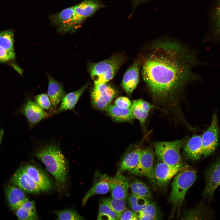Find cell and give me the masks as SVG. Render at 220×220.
<instances>
[{
	"label": "cell",
	"mask_w": 220,
	"mask_h": 220,
	"mask_svg": "<svg viewBox=\"0 0 220 220\" xmlns=\"http://www.w3.org/2000/svg\"><path fill=\"white\" fill-rule=\"evenodd\" d=\"M143 58L141 74L154 98L174 96L197 76L191 68L194 54L180 42L165 39L154 42Z\"/></svg>",
	"instance_id": "1"
},
{
	"label": "cell",
	"mask_w": 220,
	"mask_h": 220,
	"mask_svg": "<svg viewBox=\"0 0 220 220\" xmlns=\"http://www.w3.org/2000/svg\"><path fill=\"white\" fill-rule=\"evenodd\" d=\"M33 154L45 165L59 183L64 184L68 177V166L59 142L55 140H34Z\"/></svg>",
	"instance_id": "2"
},
{
	"label": "cell",
	"mask_w": 220,
	"mask_h": 220,
	"mask_svg": "<svg viewBox=\"0 0 220 220\" xmlns=\"http://www.w3.org/2000/svg\"><path fill=\"white\" fill-rule=\"evenodd\" d=\"M196 178V170L187 166H184L175 175L169 200L174 207L180 208L187 192Z\"/></svg>",
	"instance_id": "3"
},
{
	"label": "cell",
	"mask_w": 220,
	"mask_h": 220,
	"mask_svg": "<svg viewBox=\"0 0 220 220\" xmlns=\"http://www.w3.org/2000/svg\"><path fill=\"white\" fill-rule=\"evenodd\" d=\"M125 61L122 55H114L88 66V71L94 84L106 83L111 80Z\"/></svg>",
	"instance_id": "4"
},
{
	"label": "cell",
	"mask_w": 220,
	"mask_h": 220,
	"mask_svg": "<svg viewBox=\"0 0 220 220\" xmlns=\"http://www.w3.org/2000/svg\"><path fill=\"white\" fill-rule=\"evenodd\" d=\"M187 140L186 138H184L173 141L155 142V153L161 161L171 166L183 165L180 151Z\"/></svg>",
	"instance_id": "5"
},
{
	"label": "cell",
	"mask_w": 220,
	"mask_h": 220,
	"mask_svg": "<svg viewBox=\"0 0 220 220\" xmlns=\"http://www.w3.org/2000/svg\"><path fill=\"white\" fill-rule=\"evenodd\" d=\"M50 19L52 24L57 27V31L63 33L74 32L83 20L77 14L73 7L51 15Z\"/></svg>",
	"instance_id": "6"
},
{
	"label": "cell",
	"mask_w": 220,
	"mask_h": 220,
	"mask_svg": "<svg viewBox=\"0 0 220 220\" xmlns=\"http://www.w3.org/2000/svg\"><path fill=\"white\" fill-rule=\"evenodd\" d=\"M117 94L116 90L107 83L94 84L91 93L92 103L98 109L105 111Z\"/></svg>",
	"instance_id": "7"
},
{
	"label": "cell",
	"mask_w": 220,
	"mask_h": 220,
	"mask_svg": "<svg viewBox=\"0 0 220 220\" xmlns=\"http://www.w3.org/2000/svg\"><path fill=\"white\" fill-rule=\"evenodd\" d=\"M17 112L26 117L31 129L39 122L53 115L30 97L26 99Z\"/></svg>",
	"instance_id": "8"
},
{
	"label": "cell",
	"mask_w": 220,
	"mask_h": 220,
	"mask_svg": "<svg viewBox=\"0 0 220 220\" xmlns=\"http://www.w3.org/2000/svg\"><path fill=\"white\" fill-rule=\"evenodd\" d=\"M219 139V129L216 113L212 116L211 124L201 136L203 155L204 157L211 155L217 147Z\"/></svg>",
	"instance_id": "9"
},
{
	"label": "cell",
	"mask_w": 220,
	"mask_h": 220,
	"mask_svg": "<svg viewBox=\"0 0 220 220\" xmlns=\"http://www.w3.org/2000/svg\"><path fill=\"white\" fill-rule=\"evenodd\" d=\"M103 176L109 185L111 196L126 200L130 182L129 178L119 171L114 177H109L106 174Z\"/></svg>",
	"instance_id": "10"
},
{
	"label": "cell",
	"mask_w": 220,
	"mask_h": 220,
	"mask_svg": "<svg viewBox=\"0 0 220 220\" xmlns=\"http://www.w3.org/2000/svg\"><path fill=\"white\" fill-rule=\"evenodd\" d=\"M154 153L148 148L143 150L139 161L137 166L130 171L132 174L140 176H145L153 180L154 167Z\"/></svg>",
	"instance_id": "11"
},
{
	"label": "cell",
	"mask_w": 220,
	"mask_h": 220,
	"mask_svg": "<svg viewBox=\"0 0 220 220\" xmlns=\"http://www.w3.org/2000/svg\"><path fill=\"white\" fill-rule=\"evenodd\" d=\"M205 185L204 196L213 198L216 188L220 185V158L205 171Z\"/></svg>",
	"instance_id": "12"
},
{
	"label": "cell",
	"mask_w": 220,
	"mask_h": 220,
	"mask_svg": "<svg viewBox=\"0 0 220 220\" xmlns=\"http://www.w3.org/2000/svg\"><path fill=\"white\" fill-rule=\"evenodd\" d=\"M143 61L142 57L137 59L127 70L123 75L121 86L129 96L131 95L139 82V70Z\"/></svg>",
	"instance_id": "13"
},
{
	"label": "cell",
	"mask_w": 220,
	"mask_h": 220,
	"mask_svg": "<svg viewBox=\"0 0 220 220\" xmlns=\"http://www.w3.org/2000/svg\"><path fill=\"white\" fill-rule=\"evenodd\" d=\"M10 181L14 185L25 192L37 193L41 191L38 185L25 171L23 167L16 170Z\"/></svg>",
	"instance_id": "14"
},
{
	"label": "cell",
	"mask_w": 220,
	"mask_h": 220,
	"mask_svg": "<svg viewBox=\"0 0 220 220\" xmlns=\"http://www.w3.org/2000/svg\"><path fill=\"white\" fill-rule=\"evenodd\" d=\"M183 166L172 167L162 161L158 162L154 167L153 180L160 185H166Z\"/></svg>",
	"instance_id": "15"
},
{
	"label": "cell",
	"mask_w": 220,
	"mask_h": 220,
	"mask_svg": "<svg viewBox=\"0 0 220 220\" xmlns=\"http://www.w3.org/2000/svg\"><path fill=\"white\" fill-rule=\"evenodd\" d=\"M23 167L25 171L38 185L41 191L47 192L51 190L52 186L51 181L43 170L31 164H27Z\"/></svg>",
	"instance_id": "16"
},
{
	"label": "cell",
	"mask_w": 220,
	"mask_h": 220,
	"mask_svg": "<svg viewBox=\"0 0 220 220\" xmlns=\"http://www.w3.org/2000/svg\"><path fill=\"white\" fill-rule=\"evenodd\" d=\"M47 74L48 80L47 94L56 114V110L65 93L62 84Z\"/></svg>",
	"instance_id": "17"
},
{
	"label": "cell",
	"mask_w": 220,
	"mask_h": 220,
	"mask_svg": "<svg viewBox=\"0 0 220 220\" xmlns=\"http://www.w3.org/2000/svg\"><path fill=\"white\" fill-rule=\"evenodd\" d=\"M88 86L89 83H86L78 90L65 95L56 110V114L67 110H73L80 97Z\"/></svg>",
	"instance_id": "18"
},
{
	"label": "cell",
	"mask_w": 220,
	"mask_h": 220,
	"mask_svg": "<svg viewBox=\"0 0 220 220\" xmlns=\"http://www.w3.org/2000/svg\"><path fill=\"white\" fill-rule=\"evenodd\" d=\"M6 191L8 204L13 210H16L28 200L23 191L15 185H8Z\"/></svg>",
	"instance_id": "19"
},
{
	"label": "cell",
	"mask_w": 220,
	"mask_h": 220,
	"mask_svg": "<svg viewBox=\"0 0 220 220\" xmlns=\"http://www.w3.org/2000/svg\"><path fill=\"white\" fill-rule=\"evenodd\" d=\"M184 151L186 157L189 159L196 160L200 159L203 155L201 136H193L185 146Z\"/></svg>",
	"instance_id": "20"
},
{
	"label": "cell",
	"mask_w": 220,
	"mask_h": 220,
	"mask_svg": "<svg viewBox=\"0 0 220 220\" xmlns=\"http://www.w3.org/2000/svg\"><path fill=\"white\" fill-rule=\"evenodd\" d=\"M143 150L137 147L129 150L124 157L120 163L119 171L122 173L126 171H130L138 164Z\"/></svg>",
	"instance_id": "21"
},
{
	"label": "cell",
	"mask_w": 220,
	"mask_h": 220,
	"mask_svg": "<svg viewBox=\"0 0 220 220\" xmlns=\"http://www.w3.org/2000/svg\"><path fill=\"white\" fill-rule=\"evenodd\" d=\"M153 107L150 103L140 99L133 100L130 108L134 119H137L141 126H143L150 110Z\"/></svg>",
	"instance_id": "22"
},
{
	"label": "cell",
	"mask_w": 220,
	"mask_h": 220,
	"mask_svg": "<svg viewBox=\"0 0 220 220\" xmlns=\"http://www.w3.org/2000/svg\"><path fill=\"white\" fill-rule=\"evenodd\" d=\"M115 121L119 122H131L134 119L131 108H123L110 105L105 110Z\"/></svg>",
	"instance_id": "23"
},
{
	"label": "cell",
	"mask_w": 220,
	"mask_h": 220,
	"mask_svg": "<svg viewBox=\"0 0 220 220\" xmlns=\"http://www.w3.org/2000/svg\"><path fill=\"white\" fill-rule=\"evenodd\" d=\"M16 210V215L19 220H34L38 219L35 200H28Z\"/></svg>",
	"instance_id": "24"
},
{
	"label": "cell",
	"mask_w": 220,
	"mask_h": 220,
	"mask_svg": "<svg viewBox=\"0 0 220 220\" xmlns=\"http://www.w3.org/2000/svg\"><path fill=\"white\" fill-rule=\"evenodd\" d=\"M73 7L77 14L84 20L95 12L99 5L95 0H86Z\"/></svg>",
	"instance_id": "25"
},
{
	"label": "cell",
	"mask_w": 220,
	"mask_h": 220,
	"mask_svg": "<svg viewBox=\"0 0 220 220\" xmlns=\"http://www.w3.org/2000/svg\"><path fill=\"white\" fill-rule=\"evenodd\" d=\"M109 185L105 178L101 176L100 179L96 182L87 192L82 200V205H85L88 199L92 196L96 195L106 194L110 191Z\"/></svg>",
	"instance_id": "26"
},
{
	"label": "cell",
	"mask_w": 220,
	"mask_h": 220,
	"mask_svg": "<svg viewBox=\"0 0 220 220\" xmlns=\"http://www.w3.org/2000/svg\"><path fill=\"white\" fill-rule=\"evenodd\" d=\"M131 191L134 194L148 199H152V192L148 187L140 180L134 178L130 182Z\"/></svg>",
	"instance_id": "27"
},
{
	"label": "cell",
	"mask_w": 220,
	"mask_h": 220,
	"mask_svg": "<svg viewBox=\"0 0 220 220\" xmlns=\"http://www.w3.org/2000/svg\"><path fill=\"white\" fill-rule=\"evenodd\" d=\"M127 202L129 207L137 213L144 209L150 202L149 199L133 193L128 195Z\"/></svg>",
	"instance_id": "28"
},
{
	"label": "cell",
	"mask_w": 220,
	"mask_h": 220,
	"mask_svg": "<svg viewBox=\"0 0 220 220\" xmlns=\"http://www.w3.org/2000/svg\"><path fill=\"white\" fill-rule=\"evenodd\" d=\"M138 220H156L161 219L159 210L155 203L151 202L138 213Z\"/></svg>",
	"instance_id": "29"
},
{
	"label": "cell",
	"mask_w": 220,
	"mask_h": 220,
	"mask_svg": "<svg viewBox=\"0 0 220 220\" xmlns=\"http://www.w3.org/2000/svg\"><path fill=\"white\" fill-rule=\"evenodd\" d=\"M14 33L12 30L0 31V46L7 51L14 53Z\"/></svg>",
	"instance_id": "30"
},
{
	"label": "cell",
	"mask_w": 220,
	"mask_h": 220,
	"mask_svg": "<svg viewBox=\"0 0 220 220\" xmlns=\"http://www.w3.org/2000/svg\"><path fill=\"white\" fill-rule=\"evenodd\" d=\"M102 202L107 205L117 214L119 220L121 214L126 208V200L111 197L103 199Z\"/></svg>",
	"instance_id": "31"
},
{
	"label": "cell",
	"mask_w": 220,
	"mask_h": 220,
	"mask_svg": "<svg viewBox=\"0 0 220 220\" xmlns=\"http://www.w3.org/2000/svg\"><path fill=\"white\" fill-rule=\"evenodd\" d=\"M97 220H119L117 214L106 204H99Z\"/></svg>",
	"instance_id": "32"
},
{
	"label": "cell",
	"mask_w": 220,
	"mask_h": 220,
	"mask_svg": "<svg viewBox=\"0 0 220 220\" xmlns=\"http://www.w3.org/2000/svg\"><path fill=\"white\" fill-rule=\"evenodd\" d=\"M35 101L41 108L52 115L55 114L48 94L42 93L35 96Z\"/></svg>",
	"instance_id": "33"
},
{
	"label": "cell",
	"mask_w": 220,
	"mask_h": 220,
	"mask_svg": "<svg viewBox=\"0 0 220 220\" xmlns=\"http://www.w3.org/2000/svg\"><path fill=\"white\" fill-rule=\"evenodd\" d=\"M54 213L59 220H82V217L73 208H69L56 211Z\"/></svg>",
	"instance_id": "34"
},
{
	"label": "cell",
	"mask_w": 220,
	"mask_h": 220,
	"mask_svg": "<svg viewBox=\"0 0 220 220\" xmlns=\"http://www.w3.org/2000/svg\"><path fill=\"white\" fill-rule=\"evenodd\" d=\"M204 209L198 207L186 211L182 217V220L203 219L204 218Z\"/></svg>",
	"instance_id": "35"
},
{
	"label": "cell",
	"mask_w": 220,
	"mask_h": 220,
	"mask_svg": "<svg viewBox=\"0 0 220 220\" xmlns=\"http://www.w3.org/2000/svg\"><path fill=\"white\" fill-rule=\"evenodd\" d=\"M114 105L121 108H129L131 106L132 102L127 97H120L116 100Z\"/></svg>",
	"instance_id": "36"
},
{
	"label": "cell",
	"mask_w": 220,
	"mask_h": 220,
	"mask_svg": "<svg viewBox=\"0 0 220 220\" xmlns=\"http://www.w3.org/2000/svg\"><path fill=\"white\" fill-rule=\"evenodd\" d=\"M15 53L9 52L0 46V62H6L15 58Z\"/></svg>",
	"instance_id": "37"
},
{
	"label": "cell",
	"mask_w": 220,
	"mask_h": 220,
	"mask_svg": "<svg viewBox=\"0 0 220 220\" xmlns=\"http://www.w3.org/2000/svg\"><path fill=\"white\" fill-rule=\"evenodd\" d=\"M119 220H138V213L133 210H125L121 214Z\"/></svg>",
	"instance_id": "38"
},
{
	"label": "cell",
	"mask_w": 220,
	"mask_h": 220,
	"mask_svg": "<svg viewBox=\"0 0 220 220\" xmlns=\"http://www.w3.org/2000/svg\"><path fill=\"white\" fill-rule=\"evenodd\" d=\"M214 18L216 31L220 35V2L214 10Z\"/></svg>",
	"instance_id": "39"
},
{
	"label": "cell",
	"mask_w": 220,
	"mask_h": 220,
	"mask_svg": "<svg viewBox=\"0 0 220 220\" xmlns=\"http://www.w3.org/2000/svg\"><path fill=\"white\" fill-rule=\"evenodd\" d=\"M2 131L0 129V144L1 142V140L3 136Z\"/></svg>",
	"instance_id": "40"
},
{
	"label": "cell",
	"mask_w": 220,
	"mask_h": 220,
	"mask_svg": "<svg viewBox=\"0 0 220 220\" xmlns=\"http://www.w3.org/2000/svg\"><path fill=\"white\" fill-rule=\"evenodd\" d=\"M148 0L150 1V0H136L137 3L140 2H141L144 1H147Z\"/></svg>",
	"instance_id": "41"
}]
</instances>
